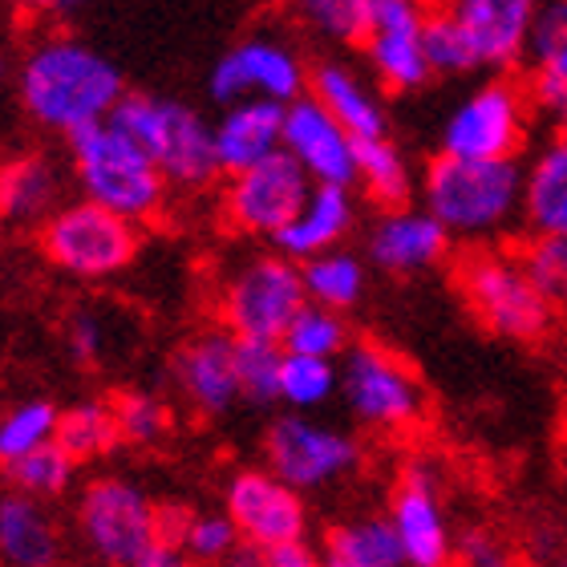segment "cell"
<instances>
[{
    "label": "cell",
    "mask_w": 567,
    "mask_h": 567,
    "mask_svg": "<svg viewBox=\"0 0 567 567\" xmlns=\"http://www.w3.org/2000/svg\"><path fill=\"white\" fill-rule=\"evenodd\" d=\"M21 102L29 118L65 138L110 122L126 97L118 65L78 37H45L21 61Z\"/></svg>",
    "instance_id": "6da1fadb"
},
{
    "label": "cell",
    "mask_w": 567,
    "mask_h": 567,
    "mask_svg": "<svg viewBox=\"0 0 567 567\" xmlns=\"http://www.w3.org/2000/svg\"><path fill=\"white\" fill-rule=\"evenodd\" d=\"M422 207L446 227L450 239L503 236L515 219H523V166L519 158L474 163L437 154L422 171Z\"/></svg>",
    "instance_id": "7a4b0ae2"
},
{
    "label": "cell",
    "mask_w": 567,
    "mask_h": 567,
    "mask_svg": "<svg viewBox=\"0 0 567 567\" xmlns=\"http://www.w3.org/2000/svg\"><path fill=\"white\" fill-rule=\"evenodd\" d=\"M73 178L82 199L106 207V212L131 219V224H151L166 212L171 183L163 171L151 163L131 134H122L114 122H97L90 131L70 138Z\"/></svg>",
    "instance_id": "3957f363"
},
{
    "label": "cell",
    "mask_w": 567,
    "mask_h": 567,
    "mask_svg": "<svg viewBox=\"0 0 567 567\" xmlns=\"http://www.w3.org/2000/svg\"><path fill=\"white\" fill-rule=\"evenodd\" d=\"M454 284H458L462 305L471 308V317L491 337L535 344L556 329V308L547 305L544 292L535 288V280L527 276V268H523L515 251H466L458 268H454Z\"/></svg>",
    "instance_id": "277c9868"
},
{
    "label": "cell",
    "mask_w": 567,
    "mask_h": 567,
    "mask_svg": "<svg viewBox=\"0 0 567 567\" xmlns=\"http://www.w3.org/2000/svg\"><path fill=\"white\" fill-rule=\"evenodd\" d=\"M110 122L151 154V163L163 171L171 187L199 190L219 175L212 122L187 102L154 94H126Z\"/></svg>",
    "instance_id": "5b68a950"
},
{
    "label": "cell",
    "mask_w": 567,
    "mask_h": 567,
    "mask_svg": "<svg viewBox=\"0 0 567 567\" xmlns=\"http://www.w3.org/2000/svg\"><path fill=\"white\" fill-rule=\"evenodd\" d=\"M308 305L300 264L272 251V256H248L239 260L219 284V329L236 341L280 344L296 312Z\"/></svg>",
    "instance_id": "8992f818"
},
{
    "label": "cell",
    "mask_w": 567,
    "mask_h": 567,
    "mask_svg": "<svg viewBox=\"0 0 567 567\" xmlns=\"http://www.w3.org/2000/svg\"><path fill=\"white\" fill-rule=\"evenodd\" d=\"M142 227L90 199L61 203L41 224V251L73 280H110L138 260Z\"/></svg>",
    "instance_id": "52a82bcc"
},
{
    "label": "cell",
    "mask_w": 567,
    "mask_h": 567,
    "mask_svg": "<svg viewBox=\"0 0 567 567\" xmlns=\"http://www.w3.org/2000/svg\"><path fill=\"white\" fill-rule=\"evenodd\" d=\"M341 402L378 434H405L425 417V390L414 365L378 341H353L341 357Z\"/></svg>",
    "instance_id": "ba28073f"
},
{
    "label": "cell",
    "mask_w": 567,
    "mask_h": 567,
    "mask_svg": "<svg viewBox=\"0 0 567 567\" xmlns=\"http://www.w3.org/2000/svg\"><path fill=\"white\" fill-rule=\"evenodd\" d=\"M78 532L82 544L106 567H138L158 535V503L138 483L102 474L85 483L78 498Z\"/></svg>",
    "instance_id": "9c48e42d"
},
{
    "label": "cell",
    "mask_w": 567,
    "mask_h": 567,
    "mask_svg": "<svg viewBox=\"0 0 567 567\" xmlns=\"http://www.w3.org/2000/svg\"><path fill=\"white\" fill-rule=\"evenodd\" d=\"M361 437L312 414H280L264 434V466L300 495L341 483L361 471Z\"/></svg>",
    "instance_id": "30bf717a"
},
{
    "label": "cell",
    "mask_w": 567,
    "mask_h": 567,
    "mask_svg": "<svg viewBox=\"0 0 567 567\" xmlns=\"http://www.w3.org/2000/svg\"><path fill=\"white\" fill-rule=\"evenodd\" d=\"M527 118H532V97L527 90L507 78L474 85L458 106L442 122V151L450 158H474V163H503L519 158L527 142Z\"/></svg>",
    "instance_id": "8fae6325"
},
{
    "label": "cell",
    "mask_w": 567,
    "mask_h": 567,
    "mask_svg": "<svg viewBox=\"0 0 567 567\" xmlns=\"http://www.w3.org/2000/svg\"><path fill=\"white\" fill-rule=\"evenodd\" d=\"M308 73L305 58L296 53L280 37H244L239 45H231L224 58L212 65L207 90L219 106H236L248 97L260 102H276V106H292L300 97H308Z\"/></svg>",
    "instance_id": "7c38bea8"
},
{
    "label": "cell",
    "mask_w": 567,
    "mask_h": 567,
    "mask_svg": "<svg viewBox=\"0 0 567 567\" xmlns=\"http://www.w3.org/2000/svg\"><path fill=\"white\" fill-rule=\"evenodd\" d=\"M224 515L236 523L239 539L280 551V547L305 544L308 535V503L300 491L284 483L268 466L236 471L224 486Z\"/></svg>",
    "instance_id": "4fadbf2b"
},
{
    "label": "cell",
    "mask_w": 567,
    "mask_h": 567,
    "mask_svg": "<svg viewBox=\"0 0 567 567\" xmlns=\"http://www.w3.org/2000/svg\"><path fill=\"white\" fill-rule=\"evenodd\" d=\"M398 544H402L405 567H450L454 564V527L442 498V478L434 462L414 458L405 462L402 478L393 486L390 511H385Z\"/></svg>",
    "instance_id": "5bb4252c"
},
{
    "label": "cell",
    "mask_w": 567,
    "mask_h": 567,
    "mask_svg": "<svg viewBox=\"0 0 567 567\" xmlns=\"http://www.w3.org/2000/svg\"><path fill=\"white\" fill-rule=\"evenodd\" d=\"M308 190H312V178L280 151L227 178L224 219L236 227L239 236L276 239L296 219V212L305 207Z\"/></svg>",
    "instance_id": "9a60e30c"
},
{
    "label": "cell",
    "mask_w": 567,
    "mask_h": 567,
    "mask_svg": "<svg viewBox=\"0 0 567 567\" xmlns=\"http://www.w3.org/2000/svg\"><path fill=\"white\" fill-rule=\"evenodd\" d=\"M369 70L385 90L410 94L422 90L434 70L425 58V9L414 0H373V21L365 33Z\"/></svg>",
    "instance_id": "2e32d148"
},
{
    "label": "cell",
    "mask_w": 567,
    "mask_h": 567,
    "mask_svg": "<svg viewBox=\"0 0 567 567\" xmlns=\"http://www.w3.org/2000/svg\"><path fill=\"white\" fill-rule=\"evenodd\" d=\"M284 154L312 178V187L357 183V138L312 94L284 110Z\"/></svg>",
    "instance_id": "e0dca14e"
},
{
    "label": "cell",
    "mask_w": 567,
    "mask_h": 567,
    "mask_svg": "<svg viewBox=\"0 0 567 567\" xmlns=\"http://www.w3.org/2000/svg\"><path fill=\"white\" fill-rule=\"evenodd\" d=\"M171 381L178 398L203 417H224L236 410L239 398V373H236V337L224 329L199 332L187 344H178L171 361Z\"/></svg>",
    "instance_id": "ac0fdd59"
},
{
    "label": "cell",
    "mask_w": 567,
    "mask_h": 567,
    "mask_svg": "<svg viewBox=\"0 0 567 567\" xmlns=\"http://www.w3.org/2000/svg\"><path fill=\"white\" fill-rule=\"evenodd\" d=\"M544 0H450L454 21L471 41L478 70H511L527 58Z\"/></svg>",
    "instance_id": "d6986e66"
},
{
    "label": "cell",
    "mask_w": 567,
    "mask_h": 567,
    "mask_svg": "<svg viewBox=\"0 0 567 567\" xmlns=\"http://www.w3.org/2000/svg\"><path fill=\"white\" fill-rule=\"evenodd\" d=\"M450 236L425 207H393L373 219L365 236V256L373 268L390 276H417L430 272L446 260Z\"/></svg>",
    "instance_id": "ffe728a7"
},
{
    "label": "cell",
    "mask_w": 567,
    "mask_h": 567,
    "mask_svg": "<svg viewBox=\"0 0 567 567\" xmlns=\"http://www.w3.org/2000/svg\"><path fill=\"white\" fill-rule=\"evenodd\" d=\"M532 78L527 97L556 134H567V0H544L532 29Z\"/></svg>",
    "instance_id": "44dd1931"
},
{
    "label": "cell",
    "mask_w": 567,
    "mask_h": 567,
    "mask_svg": "<svg viewBox=\"0 0 567 567\" xmlns=\"http://www.w3.org/2000/svg\"><path fill=\"white\" fill-rule=\"evenodd\" d=\"M284 110L276 102H260V97H248V102H236V106H224L219 122H212L215 131V163H219V175H239L248 166L272 158L284 151Z\"/></svg>",
    "instance_id": "7402d4cb"
},
{
    "label": "cell",
    "mask_w": 567,
    "mask_h": 567,
    "mask_svg": "<svg viewBox=\"0 0 567 567\" xmlns=\"http://www.w3.org/2000/svg\"><path fill=\"white\" fill-rule=\"evenodd\" d=\"M357 227V195L353 187H312L296 219L272 239V248L292 264H308L337 251Z\"/></svg>",
    "instance_id": "603a6c76"
},
{
    "label": "cell",
    "mask_w": 567,
    "mask_h": 567,
    "mask_svg": "<svg viewBox=\"0 0 567 567\" xmlns=\"http://www.w3.org/2000/svg\"><path fill=\"white\" fill-rule=\"evenodd\" d=\"M312 97L329 110L332 118L341 122L344 131L353 134L357 142H373V138H390V122H385V106H381L378 90L344 61H324L312 70V82H308Z\"/></svg>",
    "instance_id": "cb8c5ba5"
},
{
    "label": "cell",
    "mask_w": 567,
    "mask_h": 567,
    "mask_svg": "<svg viewBox=\"0 0 567 567\" xmlns=\"http://www.w3.org/2000/svg\"><path fill=\"white\" fill-rule=\"evenodd\" d=\"M523 224L532 236L567 239V134H551L523 166Z\"/></svg>",
    "instance_id": "d4e9b609"
},
{
    "label": "cell",
    "mask_w": 567,
    "mask_h": 567,
    "mask_svg": "<svg viewBox=\"0 0 567 567\" xmlns=\"http://www.w3.org/2000/svg\"><path fill=\"white\" fill-rule=\"evenodd\" d=\"M61 207V171L49 154H12L0 163V224H45Z\"/></svg>",
    "instance_id": "484cf974"
},
{
    "label": "cell",
    "mask_w": 567,
    "mask_h": 567,
    "mask_svg": "<svg viewBox=\"0 0 567 567\" xmlns=\"http://www.w3.org/2000/svg\"><path fill=\"white\" fill-rule=\"evenodd\" d=\"M0 564L4 567H58L61 535L41 498L21 491L0 495Z\"/></svg>",
    "instance_id": "4316f807"
},
{
    "label": "cell",
    "mask_w": 567,
    "mask_h": 567,
    "mask_svg": "<svg viewBox=\"0 0 567 567\" xmlns=\"http://www.w3.org/2000/svg\"><path fill=\"white\" fill-rule=\"evenodd\" d=\"M317 556L324 567H405L402 544L385 515H353L320 535Z\"/></svg>",
    "instance_id": "83f0119b"
},
{
    "label": "cell",
    "mask_w": 567,
    "mask_h": 567,
    "mask_svg": "<svg viewBox=\"0 0 567 567\" xmlns=\"http://www.w3.org/2000/svg\"><path fill=\"white\" fill-rule=\"evenodd\" d=\"M357 187L365 190L381 212L410 207V199H414L417 190L414 166H410L405 151L393 138L357 142Z\"/></svg>",
    "instance_id": "f1b7e54d"
},
{
    "label": "cell",
    "mask_w": 567,
    "mask_h": 567,
    "mask_svg": "<svg viewBox=\"0 0 567 567\" xmlns=\"http://www.w3.org/2000/svg\"><path fill=\"white\" fill-rule=\"evenodd\" d=\"M300 276H305V296L308 305H320V308H332V312H349V308L361 305V296H365V260L353 256V251H324L317 260L300 264Z\"/></svg>",
    "instance_id": "f546056e"
},
{
    "label": "cell",
    "mask_w": 567,
    "mask_h": 567,
    "mask_svg": "<svg viewBox=\"0 0 567 567\" xmlns=\"http://www.w3.org/2000/svg\"><path fill=\"white\" fill-rule=\"evenodd\" d=\"M58 446L70 454L78 466L94 458H106L110 450L122 446V430L114 417V405L102 398H85V402L61 410L58 422Z\"/></svg>",
    "instance_id": "4dcf8cb0"
},
{
    "label": "cell",
    "mask_w": 567,
    "mask_h": 567,
    "mask_svg": "<svg viewBox=\"0 0 567 567\" xmlns=\"http://www.w3.org/2000/svg\"><path fill=\"white\" fill-rule=\"evenodd\" d=\"M332 398H341V361L284 353L280 405H288V414H317Z\"/></svg>",
    "instance_id": "1f68e13d"
},
{
    "label": "cell",
    "mask_w": 567,
    "mask_h": 567,
    "mask_svg": "<svg viewBox=\"0 0 567 567\" xmlns=\"http://www.w3.org/2000/svg\"><path fill=\"white\" fill-rule=\"evenodd\" d=\"M58 422L61 410L45 398L17 402L9 414H0V471L29 458L33 450L49 446V442H58Z\"/></svg>",
    "instance_id": "d6a6232c"
},
{
    "label": "cell",
    "mask_w": 567,
    "mask_h": 567,
    "mask_svg": "<svg viewBox=\"0 0 567 567\" xmlns=\"http://www.w3.org/2000/svg\"><path fill=\"white\" fill-rule=\"evenodd\" d=\"M284 353L296 357H317V361H341L353 344V332H349V320L344 312H332V308L305 305L296 312V320L284 332Z\"/></svg>",
    "instance_id": "836d02e7"
},
{
    "label": "cell",
    "mask_w": 567,
    "mask_h": 567,
    "mask_svg": "<svg viewBox=\"0 0 567 567\" xmlns=\"http://www.w3.org/2000/svg\"><path fill=\"white\" fill-rule=\"evenodd\" d=\"M300 21L337 45H365L373 0H284Z\"/></svg>",
    "instance_id": "e575fe53"
},
{
    "label": "cell",
    "mask_w": 567,
    "mask_h": 567,
    "mask_svg": "<svg viewBox=\"0 0 567 567\" xmlns=\"http://www.w3.org/2000/svg\"><path fill=\"white\" fill-rule=\"evenodd\" d=\"M73 474H78V462H73L58 442H49V446L33 450L29 458L4 466L9 491H21V495H29V498L65 495V491L73 486Z\"/></svg>",
    "instance_id": "d590c367"
},
{
    "label": "cell",
    "mask_w": 567,
    "mask_h": 567,
    "mask_svg": "<svg viewBox=\"0 0 567 567\" xmlns=\"http://www.w3.org/2000/svg\"><path fill=\"white\" fill-rule=\"evenodd\" d=\"M280 369H284V344L236 341L239 398H244L248 405L280 402Z\"/></svg>",
    "instance_id": "8d00e7d4"
},
{
    "label": "cell",
    "mask_w": 567,
    "mask_h": 567,
    "mask_svg": "<svg viewBox=\"0 0 567 567\" xmlns=\"http://www.w3.org/2000/svg\"><path fill=\"white\" fill-rule=\"evenodd\" d=\"M425 58H430V70L442 78H462V73L478 70L471 41L450 9L425 12Z\"/></svg>",
    "instance_id": "74e56055"
},
{
    "label": "cell",
    "mask_w": 567,
    "mask_h": 567,
    "mask_svg": "<svg viewBox=\"0 0 567 567\" xmlns=\"http://www.w3.org/2000/svg\"><path fill=\"white\" fill-rule=\"evenodd\" d=\"M110 405H114V417H118L126 446H154L166 434V425H171V410L151 390H122L110 398Z\"/></svg>",
    "instance_id": "f35d334b"
},
{
    "label": "cell",
    "mask_w": 567,
    "mask_h": 567,
    "mask_svg": "<svg viewBox=\"0 0 567 567\" xmlns=\"http://www.w3.org/2000/svg\"><path fill=\"white\" fill-rule=\"evenodd\" d=\"M236 544H239V532L224 511H190L187 527L178 535V547L187 551L195 567H219L231 556Z\"/></svg>",
    "instance_id": "ab89813d"
},
{
    "label": "cell",
    "mask_w": 567,
    "mask_h": 567,
    "mask_svg": "<svg viewBox=\"0 0 567 567\" xmlns=\"http://www.w3.org/2000/svg\"><path fill=\"white\" fill-rule=\"evenodd\" d=\"M519 260L547 305L556 312H567V239L532 236L527 248L519 251Z\"/></svg>",
    "instance_id": "60d3db41"
},
{
    "label": "cell",
    "mask_w": 567,
    "mask_h": 567,
    "mask_svg": "<svg viewBox=\"0 0 567 567\" xmlns=\"http://www.w3.org/2000/svg\"><path fill=\"white\" fill-rule=\"evenodd\" d=\"M65 344H70V357L78 365H102L110 349V329L97 312H73L70 329H65Z\"/></svg>",
    "instance_id": "b9f144b4"
},
{
    "label": "cell",
    "mask_w": 567,
    "mask_h": 567,
    "mask_svg": "<svg viewBox=\"0 0 567 567\" xmlns=\"http://www.w3.org/2000/svg\"><path fill=\"white\" fill-rule=\"evenodd\" d=\"M454 564L458 567H515V556H511V547L503 544L495 532L471 527V532L458 539V547H454Z\"/></svg>",
    "instance_id": "7bdbcfd3"
},
{
    "label": "cell",
    "mask_w": 567,
    "mask_h": 567,
    "mask_svg": "<svg viewBox=\"0 0 567 567\" xmlns=\"http://www.w3.org/2000/svg\"><path fill=\"white\" fill-rule=\"evenodd\" d=\"M535 564L539 567H567V535H535Z\"/></svg>",
    "instance_id": "ee69618b"
},
{
    "label": "cell",
    "mask_w": 567,
    "mask_h": 567,
    "mask_svg": "<svg viewBox=\"0 0 567 567\" xmlns=\"http://www.w3.org/2000/svg\"><path fill=\"white\" fill-rule=\"evenodd\" d=\"M138 567H195V564H190V556L178 544H171V539H158V544L142 556Z\"/></svg>",
    "instance_id": "f6af8a7d"
},
{
    "label": "cell",
    "mask_w": 567,
    "mask_h": 567,
    "mask_svg": "<svg viewBox=\"0 0 567 567\" xmlns=\"http://www.w3.org/2000/svg\"><path fill=\"white\" fill-rule=\"evenodd\" d=\"M268 567H324L317 556V547L296 544V547H280V551H268Z\"/></svg>",
    "instance_id": "bcb514c9"
},
{
    "label": "cell",
    "mask_w": 567,
    "mask_h": 567,
    "mask_svg": "<svg viewBox=\"0 0 567 567\" xmlns=\"http://www.w3.org/2000/svg\"><path fill=\"white\" fill-rule=\"evenodd\" d=\"M219 567H268V551L248 544V539H239V544L231 547V556H227Z\"/></svg>",
    "instance_id": "7dc6e473"
},
{
    "label": "cell",
    "mask_w": 567,
    "mask_h": 567,
    "mask_svg": "<svg viewBox=\"0 0 567 567\" xmlns=\"http://www.w3.org/2000/svg\"><path fill=\"white\" fill-rule=\"evenodd\" d=\"M21 12H70L78 9V4H85V0H12Z\"/></svg>",
    "instance_id": "c3c4849f"
},
{
    "label": "cell",
    "mask_w": 567,
    "mask_h": 567,
    "mask_svg": "<svg viewBox=\"0 0 567 567\" xmlns=\"http://www.w3.org/2000/svg\"><path fill=\"white\" fill-rule=\"evenodd\" d=\"M559 478H564V486H567V437H564V446H559Z\"/></svg>",
    "instance_id": "681fc988"
},
{
    "label": "cell",
    "mask_w": 567,
    "mask_h": 567,
    "mask_svg": "<svg viewBox=\"0 0 567 567\" xmlns=\"http://www.w3.org/2000/svg\"><path fill=\"white\" fill-rule=\"evenodd\" d=\"M0 78H4V61H0Z\"/></svg>",
    "instance_id": "f907efd6"
},
{
    "label": "cell",
    "mask_w": 567,
    "mask_h": 567,
    "mask_svg": "<svg viewBox=\"0 0 567 567\" xmlns=\"http://www.w3.org/2000/svg\"><path fill=\"white\" fill-rule=\"evenodd\" d=\"M414 4H422V0H414Z\"/></svg>",
    "instance_id": "816d5d0a"
}]
</instances>
